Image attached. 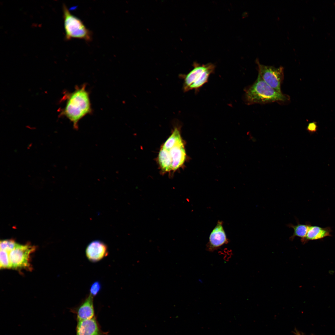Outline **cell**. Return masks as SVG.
<instances>
[{
	"label": "cell",
	"mask_w": 335,
	"mask_h": 335,
	"mask_svg": "<svg viewBox=\"0 0 335 335\" xmlns=\"http://www.w3.org/2000/svg\"><path fill=\"white\" fill-rule=\"evenodd\" d=\"M185 158L180 131L176 127L161 147L158 156L159 164L163 172L175 171L183 165Z\"/></svg>",
	"instance_id": "obj_1"
},
{
	"label": "cell",
	"mask_w": 335,
	"mask_h": 335,
	"mask_svg": "<svg viewBox=\"0 0 335 335\" xmlns=\"http://www.w3.org/2000/svg\"><path fill=\"white\" fill-rule=\"evenodd\" d=\"M108 254L107 246L99 240L91 242L85 249V255L87 259L92 262H96L102 260Z\"/></svg>",
	"instance_id": "obj_10"
},
{
	"label": "cell",
	"mask_w": 335,
	"mask_h": 335,
	"mask_svg": "<svg viewBox=\"0 0 335 335\" xmlns=\"http://www.w3.org/2000/svg\"><path fill=\"white\" fill-rule=\"evenodd\" d=\"M17 243L12 240H5L1 241L0 243L1 250L9 253L13 250Z\"/></svg>",
	"instance_id": "obj_15"
},
{
	"label": "cell",
	"mask_w": 335,
	"mask_h": 335,
	"mask_svg": "<svg viewBox=\"0 0 335 335\" xmlns=\"http://www.w3.org/2000/svg\"><path fill=\"white\" fill-rule=\"evenodd\" d=\"M244 99L248 105L285 102L289 99L287 95L279 92L267 84L260 75L256 81L244 90Z\"/></svg>",
	"instance_id": "obj_3"
},
{
	"label": "cell",
	"mask_w": 335,
	"mask_h": 335,
	"mask_svg": "<svg viewBox=\"0 0 335 335\" xmlns=\"http://www.w3.org/2000/svg\"><path fill=\"white\" fill-rule=\"evenodd\" d=\"M35 249L34 246L18 244L9 253L11 268L15 269H24L30 270V255Z\"/></svg>",
	"instance_id": "obj_6"
},
{
	"label": "cell",
	"mask_w": 335,
	"mask_h": 335,
	"mask_svg": "<svg viewBox=\"0 0 335 335\" xmlns=\"http://www.w3.org/2000/svg\"><path fill=\"white\" fill-rule=\"evenodd\" d=\"M222 221H218L211 232L209 241L206 244V250L213 252L229 243Z\"/></svg>",
	"instance_id": "obj_8"
},
{
	"label": "cell",
	"mask_w": 335,
	"mask_h": 335,
	"mask_svg": "<svg viewBox=\"0 0 335 335\" xmlns=\"http://www.w3.org/2000/svg\"><path fill=\"white\" fill-rule=\"evenodd\" d=\"M317 129V126L315 122H312L309 123L307 127V130L308 132H315Z\"/></svg>",
	"instance_id": "obj_17"
},
{
	"label": "cell",
	"mask_w": 335,
	"mask_h": 335,
	"mask_svg": "<svg viewBox=\"0 0 335 335\" xmlns=\"http://www.w3.org/2000/svg\"><path fill=\"white\" fill-rule=\"evenodd\" d=\"M91 111L89 94L84 85L68 95L62 114L73 123L75 129H78L79 120Z\"/></svg>",
	"instance_id": "obj_2"
},
{
	"label": "cell",
	"mask_w": 335,
	"mask_h": 335,
	"mask_svg": "<svg viewBox=\"0 0 335 335\" xmlns=\"http://www.w3.org/2000/svg\"><path fill=\"white\" fill-rule=\"evenodd\" d=\"M332 231L331 228L329 227L323 228L310 225L306 237L301 240L303 242L305 243L310 240L320 239L326 237L331 236Z\"/></svg>",
	"instance_id": "obj_12"
},
{
	"label": "cell",
	"mask_w": 335,
	"mask_h": 335,
	"mask_svg": "<svg viewBox=\"0 0 335 335\" xmlns=\"http://www.w3.org/2000/svg\"><path fill=\"white\" fill-rule=\"evenodd\" d=\"M193 69L188 74L183 75V90L186 92L197 90L207 83L210 75L214 72L215 66L212 63L199 65L195 63Z\"/></svg>",
	"instance_id": "obj_5"
},
{
	"label": "cell",
	"mask_w": 335,
	"mask_h": 335,
	"mask_svg": "<svg viewBox=\"0 0 335 335\" xmlns=\"http://www.w3.org/2000/svg\"><path fill=\"white\" fill-rule=\"evenodd\" d=\"M63 11L65 39L77 38L87 42L91 41L92 32L80 19L70 12L65 4L63 5Z\"/></svg>",
	"instance_id": "obj_4"
},
{
	"label": "cell",
	"mask_w": 335,
	"mask_h": 335,
	"mask_svg": "<svg viewBox=\"0 0 335 335\" xmlns=\"http://www.w3.org/2000/svg\"><path fill=\"white\" fill-rule=\"evenodd\" d=\"M77 322L76 335H108L101 330L96 316Z\"/></svg>",
	"instance_id": "obj_11"
},
{
	"label": "cell",
	"mask_w": 335,
	"mask_h": 335,
	"mask_svg": "<svg viewBox=\"0 0 335 335\" xmlns=\"http://www.w3.org/2000/svg\"><path fill=\"white\" fill-rule=\"evenodd\" d=\"M297 335H301L300 334L298 333H297Z\"/></svg>",
	"instance_id": "obj_18"
},
{
	"label": "cell",
	"mask_w": 335,
	"mask_h": 335,
	"mask_svg": "<svg viewBox=\"0 0 335 335\" xmlns=\"http://www.w3.org/2000/svg\"><path fill=\"white\" fill-rule=\"evenodd\" d=\"M310 225V224H301L298 223L295 225L292 224H288V226L293 228L294 231L293 234L290 237V239L293 240L295 237H298L301 238V240L303 239L306 236Z\"/></svg>",
	"instance_id": "obj_13"
},
{
	"label": "cell",
	"mask_w": 335,
	"mask_h": 335,
	"mask_svg": "<svg viewBox=\"0 0 335 335\" xmlns=\"http://www.w3.org/2000/svg\"><path fill=\"white\" fill-rule=\"evenodd\" d=\"M256 62L258 66V74L264 81L275 90L281 93V85L284 78V68L262 65L260 63L257 59Z\"/></svg>",
	"instance_id": "obj_7"
},
{
	"label": "cell",
	"mask_w": 335,
	"mask_h": 335,
	"mask_svg": "<svg viewBox=\"0 0 335 335\" xmlns=\"http://www.w3.org/2000/svg\"><path fill=\"white\" fill-rule=\"evenodd\" d=\"M0 261L1 269L11 268L9 257V253L7 252L0 250Z\"/></svg>",
	"instance_id": "obj_14"
},
{
	"label": "cell",
	"mask_w": 335,
	"mask_h": 335,
	"mask_svg": "<svg viewBox=\"0 0 335 335\" xmlns=\"http://www.w3.org/2000/svg\"><path fill=\"white\" fill-rule=\"evenodd\" d=\"M93 297L89 294L79 305L70 309V312L76 315L77 321L90 319L95 316Z\"/></svg>",
	"instance_id": "obj_9"
},
{
	"label": "cell",
	"mask_w": 335,
	"mask_h": 335,
	"mask_svg": "<svg viewBox=\"0 0 335 335\" xmlns=\"http://www.w3.org/2000/svg\"><path fill=\"white\" fill-rule=\"evenodd\" d=\"M101 286L98 281L94 282L92 284L90 288V294L93 297L97 295L101 290Z\"/></svg>",
	"instance_id": "obj_16"
}]
</instances>
